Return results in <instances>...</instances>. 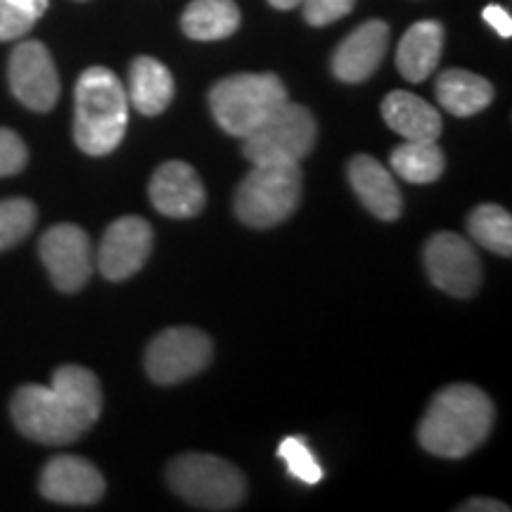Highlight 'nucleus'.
<instances>
[{
    "instance_id": "18",
    "label": "nucleus",
    "mask_w": 512,
    "mask_h": 512,
    "mask_svg": "<svg viewBox=\"0 0 512 512\" xmlns=\"http://www.w3.org/2000/svg\"><path fill=\"white\" fill-rule=\"evenodd\" d=\"M382 117L406 140H437L441 136V114L430 102L408 91L389 93L382 102Z\"/></svg>"
},
{
    "instance_id": "22",
    "label": "nucleus",
    "mask_w": 512,
    "mask_h": 512,
    "mask_svg": "<svg viewBox=\"0 0 512 512\" xmlns=\"http://www.w3.org/2000/svg\"><path fill=\"white\" fill-rule=\"evenodd\" d=\"M444 152L437 140H406L392 152V169L403 181L425 185L444 174Z\"/></svg>"
},
{
    "instance_id": "30",
    "label": "nucleus",
    "mask_w": 512,
    "mask_h": 512,
    "mask_svg": "<svg viewBox=\"0 0 512 512\" xmlns=\"http://www.w3.org/2000/svg\"><path fill=\"white\" fill-rule=\"evenodd\" d=\"M458 510H465V512H508L510 508L501 501H491V498H472V501L458 505Z\"/></svg>"
},
{
    "instance_id": "15",
    "label": "nucleus",
    "mask_w": 512,
    "mask_h": 512,
    "mask_svg": "<svg viewBox=\"0 0 512 512\" xmlns=\"http://www.w3.org/2000/svg\"><path fill=\"white\" fill-rule=\"evenodd\" d=\"M389 46V27L382 19H370L339 43L332 57V72L344 83L370 79L380 67Z\"/></svg>"
},
{
    "instance_id": "2",
    "label": "nucleus",
    "mask_w": 512,
    "mask_h": 512,
    "mask_svg": "<svg viewBox=\"0 0 512 512\" xmlns=\"http://www.w3.org/2000/svg\"><path fill=\"white\" fill-rule=\"evenodd\" d=\"M128 95L107 67H88L74 91V140L86 155L105 157L124 140Z\"/></svg>"
},
{
    "instance_id": "32",
    "label": "nucleus",
    "mask_w": 512,
    "mask_h": 512,
    "mask_svg": "<svg viewBox=\"0 0 512 512\" xmlns=\"http://www.w3.org/2000/svg\"><path fill=\"white\" fill-rule=\"evenodd\" d=\"M275 10H294L297 5H302V0H268Z\"/></svg>"
},
{
    "instance_id": "25",
    "label": "nucleus",
    "mask_w": 512,
    "mask_h": 512,
    "mask_svg": "<svg viewBox=\"0 0 512 512\" xmlns=\"http://www.w3.org/2000/svg\"><path fill=\"white\" fill-rule=\"evenodd\" d=\"M278 456L287 463L292 477L302 479L304 484H318L323 479V467L318 465V460L309 451L304 439L299 437H287L283 444L278 446Z\"/></svg>"
},
{
    "instance_id": "27",
    "label": "nucleus",
    "mask_w": 512,
    "mask_h": 512,
    "mask_svg": "<svg viewBox=\"0 0 512 512\" xmlns=\"http://www.w3.org/2000/svg\"><path fill=\"white\" fill-rule=\"evenodd\" d=\"M356 0H302L304 17L311 27H328L354 10Z\"/></svg>"
},
{
    "instance_id": "3",
    "label": "nucleus",
    "mask_w": 512,
    "mask_h": 512,
    "mask_svg": "<svg viewBox=\"0 0 512 512\" xmlns=\"http://www.w3.org/2000/svg\"><path fill=\"white\" fill-rule=\"evenodd\" d=\"M12 420L31 441L46 446H64L83 437L95 420L88 418L67 394L41 384H24L12 396Z\"/></svg>"
},
{
    "instance_id": "7",
    "label": "nucleus",
    "mask_w": 512,
    "mask_h": 512,
    "mask_svg": "<svg viewBox=\"0 0 512 512\" xmlns=\"http://www.w3.org/2000/svg\"><path fill=\"white\" fill-rule=\"evenodd\" d=\"M316 119L297 102H283L271 117L242 138V152L252 164L299 162L316 145Z\"/></svg>"
},
{
    "instance_id": "4",
    "label": "nucleus",
    "mask_w": 512,
    "mask_h": 512,
    "mask_svg": "<svg viewBox=\"0 0 512 512\" xmlns=\"http://www.w3.org/2000/svg\"><path fill=\"white\" fill-rule=\"evenodd\" d=\"M302 200L299 162H261L235 192V214L249 228H271L290 219Z\"/></svg>"
},
{
    "instance_id": "20",
    "label": "nucleus",
    "mask_w": 512,
    "mask_h": 512,
    "mask_svg": "<svg viewBox=\"0 0 512 512\" xmlns=\"http://www.w3.org/2000/svg\"><path fill=\"white\" fill-rule=\"evenodd\" d=\"M437 100L453 117H472L491 105L494 86L479 74L448 69L437 81Z\"/></svg>"
},
{
    "instance_id": "23",
    "label": "nucleus",
    "mask_w": 512,
    "mask_h": 512,
    "mask_svg": "<svg viewBox=\"0 0 512 512\" xmlns=\"http://www.w3.org/2000/svg\"><path fill=\"white\" fill-rule=\"evenodd\" d=\"M467 230L475 242L489 252L510 256L512 252V216L498 204H482L467 219Z\"/></svg>"
},
{
    "instance_id": "29",
    "label": "nucleus",
    "mask_w": 512,
    "mask_h": 512,
    "mask_svg": "<svg viewBox=\"0 0 512 512\" xmlns=\"http://www.w3.org/2000/svg\"><path fill=\"white\" fill-rule=\"evenodd\" d=\"M482 17L486 24H491V27L496 29L498 36H503V38L512 36V17L508 10L501 8V5H486Z\"/></svg>"
},
{
    "instance_id": "1",
    "label": "nucleus",
    "mask_w": 512,
    "mask_h": 512,
    "mask_svg": "<svg viewBox=\"0 0 512 512\" xmlns=\"http://www.w3.org/2000/svg\"><path fill=\"white\" fill-rule=\"evenodd\" d=\"M494 427V403L472 384H453L434 396L420 422L422 448L439 458H465Z\"/></svg>"
},
{
    "instance_id": "24",
    "label": "nucleus",
    "mask_w": 512,
    "mask_h": 512,
    "mask_svg": "<svg viewBox=\"0 0 512 512\" xmlns=\"http://www.w3.org/2000/svg\"><path fill=\"white\" fill-rule=\"evenodd\" d=\"M36 226V207L24 197L0 202V252L22 242Z\"/></svg>"
},
{
    "instance_id": "13",
    "label": "nucleus",
    "mask_w": 512,
    "mask_h": 512,
    "mask_svg": "<svg viewBox=\"0 0 512 512\" xmlns=\"http://www.w3.org/2000/svg\"><path fill=\"white\" fill-rule=\"evenodd\" d=\"M41 494L53 503L91 505L105 494V479L91 460L57 456L43 467Z\"/></svg>"
},
{
    "instance_id": "8",
    "label": "nucleus",
    "mask_w": 512,
    "mask_h": 512,
    "mask_svg": "<svg viewBox=\"0 0 512 512\" xmlns=\"http://www.w3.org/2000/svg\"><path fill=\"white\" fill-rule=\"evenodd\" d=\"M214 344L195 328H169L152 339L145 354V370L152 382L178 384L209 366Z\"/></svg>"
},
{
    "instance_id": "12",
    "label": "nucleus",
    "mask_w": 512,
    "mask_h": 512,
    "mask_svg": "<svg viewBox=\"0 0 512 512\" xmlns=\"http://www.w3.org/2000/svg\"><path fill=\"white\" fill-rule=\"evenodd\" d=\"M152 252V228L138 216H121L105 230L98 268L107 280H128L147 264Z\"/></svg>"
},
{
    "instance_id": "6",
    "label": "nucleus",
    "mask_w": 512,
    "mask_h": 512,
    "mask_svg": "<svg viewBox=\"0 0 512 512\" xmlns=\"http://www.w3.org/2000/svg\"><path fill=\"white\" fill-rule=\"evenodd\" d=\"M174 494L200 510H235L245 501V475L228 460L204 453L176 458L166 470Z\"/></svg>"
},
{
    "instance_id": "16",
    "label": "nucleus",
    "mask_w": 512,
    "mask_h": 512,
    "mask_svg": "<svg viewBox=\"0 0 512 512\" xmlns=\"http://www.w3.org/2000/svg\"><path fill=\"white\" fill-rule=\"evenodd\" d=\"M349 181L358 195L380 221H396L401 216L403 200L399 185L375 157L358 155L349 162Z\"/></svg>"
},
{
    "instance_id": "11",
    "label": "nucleus",
    "mask_w": 512,
    "mask_h": 512,
    "mask_svg": "<svg viewBox=\"0 0 512 512\" xmlns=\"http://www.w3.org/2000/svg\"><path fill=\"white\" fill-rule=\"evenodd\" d=\"M41 259L60 292H79L91 280V238L74 223H60L46 230L41 238Z\"/></svg>"
},
{
    "instance_id": "5",
    "label": "nucleus",
    "mask_w": 512,
    "mask_h": 512,
    "mask_svg": "<svg viewBox=\"0 0 512 512\" xmlns=\"http://www.w3.org/2000/svg\"><path fill=\"white\" fill-rule=\"evenodd\" d=\"M283 102L287 88L275 74H235L216 83L209 107L216 124L235 138H245Z\"/></svg>"
},
{
    "instance_id": "21",
    "label": "nucleus",
    "mask_w": 512,
    "mask_h": 512,
    "mask_svg": "<svg viewBox=\"0 0 512 512\" xmlns=\"http://www.w3.org/2000/svg\"><path fill=\"white\" fill-rule=\"evenodd\" d=\"M181 27L192 41H221L240 27V10L233 0H192Z\"/></svg>"
},
{
    "instance_id": "10",
    "label": "nucleus",
    "mask_w": 512,
    "mask_h": 512,
    "mask_svg": "<svg viewBox=\"0 0 512 512\" xmlns=\"http://www.w3.org/2000/svg\"><path fill=\"white\" fill-rule=\"evenodd\" d=\"M10 88L24 107L50 112L60 98V76L41 41H24L10 55Z\"/></svg>"
},
{
    "instance_id": "14",
    "label": "nucleus",
    "mask_w": 512,
    "mask_h": 512,
    "mask_svg": "<svg viewBox=\"0 0 512 512\" xmlns=\"http://www.w3.org/2000/svg\"><path fill=\"white\" fill-rule=\"evenodd\" d=\"M150 200L169 219H192L204 209L207 195L197 171L185 162H166L150 181Z\"/></svg>"
},
{
    "instance_id": "9",
    "label": "nucleus",
    "mask_w": 512,
    "mask_h": 512,
    "mask_svg": "<svg viewBox=\"0 0 512 512\" xmlns=\"http://www.w3.org/2000/svg\"><path fill=\"white\" fill-rule=\"evenodd\" d=\"M425 268L432 283L453 297H472L482 283L475 247L458 233H437L425 245Z\"/></svg>"
},
{
    "instance_id": "26",
    "label": "nucleus",
    "mask_w": 512,
    "mask_h": 512,
    "mask_svg": "<svg viewBox=\"0 0 512 512\" xmlns=\"http://www.w3.org/2000/svg\"><path fill=\"white\" fill-rule=\"evenodd\" d=\"M29 162V152L24 140L10 128H0V178L15 176Z\"/></svg>"
},
{
    "instance_id": "31",
    "label": "nucleus",
    "mask_w": 512,
    "mask_h": 512,
    "mask_svg": "<svg viewBox=\"0 0 512 512\" xmlns=\"http://www.w3.org/2000/svg\"><path fill=\"white\" fill-rule=\"evenodd\" d=\"M12 3L19 5V8H22V10L31 12V15H34L36 19L41 17L43 12H46V8H48V0H12Z\"/></svg>"
},
{
    "instance_id": "19",
    "label": "nucleus",
    "mask_w": 512,
    "mask_h": 512,
    "mask_svg": "<svg viewBox=\"0 0 512 512\" xmlns=\"http://www.w3.org/2000/svg\"><path fill=\"white\" fill-rule=\"evenodd\" d=\"M174 76L155 57H136L128 72V100L145 117H157L174 100Z\"/></svg>"
},
{
    "instance_id": "17",
    "label": "nucleus",
    "mask_w": 512,
    "mask_h": 512,
    "mask_svg": "<svg viewBox=\"0 0 512 512\" xmlns=\"http://www.w3.org/2000/svg\"><path fill=\"white\" fill-rule=\"evenodd\" d=\"M444 48V27L434 19L415 22L396 48V67L403 79L420 83L430 76L441 60Z\"/></svg>"
},
{
    "instance_id": "28",
    "label": "nucleus",
    "mask_w": 512,
    "mask_h": 512,
    "mask_svg": "<svg viewBox=\"0 0 512 512\" xmlns=\"http://www.w3.org/2000/svg\"><path fill=\"white\" fill-rule=\"evenodd\" d=\"M36 24V17L31 12L22 10L12 0H0V41H15L29 34Z\"/></svg>"
}]
</instances>
